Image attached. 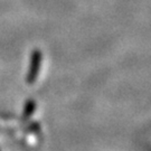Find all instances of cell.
I'll list each match as a JSON object with an SVG mask.
<instances>
[]
</instances>
